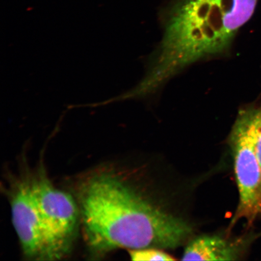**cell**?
Listing matches in <instances>:
<instances>
[{"label": "cell", "mask_w": 261, "mask_h": 261, "mask_svg": "<svg viewBox=\"0 0 261 261\" xmlns=\"http://www.w3.org/2000/svg\"><path fill=\"white\" fill-rule=\"evenodd\" d=\"M80 207L88 246L97 254L119 248L173 249L192 231L181 218L155 206L110 174L94 176L83 185Z\"/></svg>", "instance_id": "cell-1"}, {"label": "cell", "mask_w": 261, "mask_h": 261, "mask_svg": "<svg viewBox=\"0 0 261 261\" xmlns=\"http://www.w3.org/2000/svg\"><path fill=\"white\" fill-rule=\"evenodd\" d=\"M258 1L174 0L161 43L138 85L140 92L148 95L184 68L226 52Z\"/></svg>", "instance_id": "cell-2"}, {"label": "cell", "mask_w": 261, "mask_h": 261, "mask_svg": "<svg viewBox=\"0 0 261 261\" xmlns=\"http://www.w3.org/2000/svg\"><path fill=\"white\" fill-rule=\"evenodd\" d=\"M239 193L231 224L240 220L252 225L261 217V166L257 159L252 122L247 109L241 111L230 135Z\"/></svg>", "instance_id": "cell-3"}, {"label": "cell", "mask_w": 261, "mask_h": 261, "mask_svg": "<svg viewBox=\"0 0 261 261\" xmlns=\"http://www.w3.org/2000/svg\"><path fill=\"white\" fill-rule=\"evenodd\" d=\"M36 204L44 228L50 260L70 252L76 236L79 210L70 194L54 187L43 175L32 179Z\"/></svg>", "instance_id": "cell-4"}, {"label": "cell", "mask_w": 261, "mask_h": 261, "mask_svg": "<svg viewBox=\"0 0 261 261\" xmlns=\"http://www.w3.org/2000/svg\"><path fill=\"white\" fill-rule=\"evenodd\" d=\"M11 204L12 223L24 255L31 259L50 260L32 180L26 179L18 185Z\"/></svg>", "instance_id": "cell-5"}, {"label": "cell", "mask_w": 261, "mask_h": 261, "mask_svg": "<svg viewBox=\"0 0 261 261\" xmlns=\"http://www.w3.org/2000/svg\"><path fill=\"white\" fill-rule=\"evenodd\" d=\"M251 240L229 241L218 236H203L189 243L182 260H233L241 256Z\"/></svg>", "instance_id": "cell-6"}, {"label": "cell", "mask_w": 261, "mask_h": 261, "mask_svg": "<svg viewBox=\"0 0 261 261\" xmlns=\"http://www.w3.org/2000/svg\"><path fill=\"white\" fill-rule=\"evenodd\" d=\"M129 255L132 260L136 261H169L175 260L170 254L163 252V251L155 247L130 250Z\"/></svg>", "instance_id": "cell-7"}, {"label": "cell", "mask_w": 261, "mask_h": 261, "mask_svg": "<svg viewBox=\"0 0 261 261\" xmlns=\"http://www.w3.org/2000/svg\"><path fill=\"white\" fill-rule=\"evenodd\" d=\"M247 109L252 122L256 155L261 166V106Z\"/></svg>", "instance_id": "cell-8"}]
</instances>
